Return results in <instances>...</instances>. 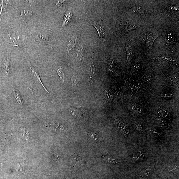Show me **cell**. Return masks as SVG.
<instances>
[{"instance_id": "ab89813d", "label": "cell", "mask_w": 179, "mask_h": 179, "mask_svg": "<svg viewBox=\"0 0 179 179\" xmlns=\"http://www.w3.org/2000/svg\"><path fill=\"white\" fill-rule=\"evenodd\" d=\"M66 1H57L55 7L57 8H60L63 5L64 3L66 2Z\"/></svg>"}, {"instance_id": "f35d334b", "label": "cell", "mask_w": 179, "mask_h": 179, "mask_svg": "<svg viewBox=\"0 0 179 179\" xmlns=\"http://www.w3.org/2000/svg\"><path fill=\"white\" fill-rule=\"evenodd\" d=\"M21 132L23 136L25 137L26 140H28L29 137V133L28 131L25 128H22Z\"/></svg>"}, {"instance_id": "6da1fadb", "label": "cell", "mask_w": 179, "mask_h": 179, "mask_svg": "<svg viewBox=\"0 0 179 179\" xmlns=\"http://www.w3.org/2000/svg\"><path fill=\"white\" fill-rule=\"evenodd\" d=\"M160 35L159 32H150L147 34L146 38V45L147 48L151 49L154 40Z\"/></svg>"}, {"instance_id": "ee69618b", "label": "cell", "mask_w": 179, "mask_h": 179, "mask_svg": "<svg viewBox=\"0 0 179 179\" xmlns=\"http://www.w3.org/2000/svg\"><path fill=\"white\" fill-rule=\"evenodd\" d=\"M110 179H116L114 178H112V177H111Z\"/></svg>"}, {"instance_id": "d6a6232c", "label": "cell", "mask_w": 179, "mask_h": 179, "mask_svg": "<svg viewBox=\"0 0 179 179\" xmlns=\"http://www.w3.org/2000/svg\"><path fill=\"white\" fill-rule=\"evenodd\" d=\"M134 126L135 128L137 131L140 132H144V128L142 124L138 123H135L134 124Z\"/></svg>"}, {"instance_id": "7c38bea8", "label": "cell", "mask_w": 179, "mask_h": 179, "mask_svg": "<svg viewBox=\"0 0 179 179\" xmlns=\"http://www.w3.org/2000/svg\"><path fill=\"white\" fill-rule=\"evenodd\" d=\"M85 53V48L83 44H81L79 46L78 51L76 55V60L81 61L83 59Z\"/></svg>"}, {"instance_id": "8992f818", "label": "cell", "mask_w": 179, "mask_h": 179, "mask_svg": "<svg viewBox=\"0 0 179 179\" xmlns=\"http://www.w3.org/2000/svg\"><path fill=\"white\" fill-rule=\"evenodd\" d=\"M20 18L22 23L25 24L31 18L32 15V11L27 8H21Z\"/></svg>"}, {"instance_id": "5b68a950", "label": "cell", "mask_w": 179, "mask_h": 179, "mask_svg": "<svg viewBox=\"0 0 179 179\" xmlns=\"http://www.w3.org/2000/svg\"><path fill=\"white\" fill-rule=\"evenodd\" d=\"M127 63H128L134 55L135 53V46L133 43L129 42L126 46Z\"/></svg>"}, {"instance_id": "30bf717a", "label": "cell", "mask_w": 179, "mask_h": 179, "mask_svg": "<svg viewBox=\"0 0 179 179\" xmlns=\"http://www.w3.org/2000/svg\"><path fill=\"white\" fill-rule=\"evenodd\" d=\"M69 111L71 114L75 117H81L83 116L82 111L81 108L72 107L70 109Z\"/></svg>"}, {"instance_id": "5bb4252c", "label": "cell", "mask_w": 179, "mask_h": 179, "mask_svg": "<svg viewBox=\"0 0 179 179\" xmlns=\"http://www.w3.org/2000/svg\"><path fill=\"white\" fill-rule=\"evenodd\" d=\"M130 9L133 12L138 14H144L146 12L144 7L138 5L132 6L130 7Z\"/></svg>"}, {"instance_id": "52a82bcc", "label": "cell", "mask_w": 179, "mask_h": 179, "mask_svg": "<svg viewBox=\"0 0 179 179\" xmlns=\"http://www.w3.org/2000/svg\"><path fill=\"white\" fill-rule=\"evenodd\" d=\"M115 123L117 127L124 133L125 136H128L130 131L126 124L118 119H115Z\"/></svg>"}, {"instance_id": "8d00e7d4", "label": "cell", "mask_w": 179, "mask_h": 179, "mask_svg": "<svg viewBox=\"0 0 179 179\" xmlns=\"http://www.w3.org/2000/svg\"><path fill=\"white\" fill-rule=\"evenodd\" d=\"M168 80L172 84L178 82V77L176 76H169L168 78Z\"/></svg>"}, {"instance_id": "ffe728a7", "label": "cell", "mask_w": 179, "mask_h": 179, "mask_svg": "<svg viewBox=\"0 0 179 179\" xmlns=\"http://www.w3.org/2000/svg\"><path fill=\"white\" fill-rule=\"evenodd\" d=\"M131 109L133 112L139 115H142L143 110L142 108L138 104L134 103L131 105Z\"/></svg>"}, {"instance_id": "f1b7e54d", "label": "cell", "mask_w": 179, "mask_h": 179, "mask_svg": "<svg viewBox=\"0 0 179 179\" xmlns=\"http://www.w3.org/2000/svg\"><path fill=\"white\" fill-rule=\"evenodd\" d=\"M14 94L17 103L21 105H22L23 104V100L22 99L20 94L17 91L15 90V89H14Z\"/></svg>"}, {"instance_id": "1f68e13d", "label": "cell", "mask_w": 179, "mask_h": 179, "mask_svg": "<svg viewBox=\"0 0 179 179\" xmlns=\"http://www.w3.org/2000/svg\"><path fill=\"white\" fill-rule=\"evenodd\" d=\"M104 159L106 161L110 163L117 164L118 163V161L117 160L111 157L105 156L104 157Z\"/></svg>"}, {"instance_id": "4fadbf2b", "label": "cell", "mask_w": 179, "mask_h": 179, "mask_svg": "<svg viewBox=\"0 0 179 179\" xmlns=\"http://www.w3.org/2000/svg\"><path fill=\"white\" fill-rule=\"evenodd\" d=\"M175 40V33L173 30L168 31L165 37L166 42L168 44L173 43Z\"/></svg>"}, {"instance_id": "44dd1931", "label": "cell", "mask_w": 179, "mask_h": 179, "mask_svg": "<svg viewBox=\"0 0 179 179\" xmlns=\"http://www.w3.org/2000/svg\"><path fill=\"white\" fill-rule=\"evenodd\" d=\"M157 123L158 125L161 127L168 128L169 127V124L165 120L161 117H158L157 119Z\"/></svg>"}, {"instance_id": "7402d4cb", "label": "cell", "mask_w": 179, "mask_h": 179, "mask_svg": "<svg viewBox=\"0 0 179 179\" xmlns=\"http://www.w3.org/2000/svg\"><path fill=\"white\" fill-rule=\"evenodd\" d=\"M77 39V37L76 36H74L72 37L70 41L69 44L67 46V52L69 53L70 51L75 46V45H76Z\"/></svg>"}, {"instance_id": "7a4b0ae2", "label": "cell", "mask_w": 179, "mask_h": 179, "mask_svg": "<svg viewBox=\"0 0 179 179\" xmlns=\"http://www.w3.org/2000/svg\"><path fill=\"white\" fill-rule=\"evenodd\" d=\"M10 61V59L8 58L0 63V69L6 77L9 76L11 71Z\"/></svg>"}, {"instance_id": "cb8c5ba5", "label": "cell", "mask_w": 179, "mask_h": 179, "mask_svg": "<svg viewBox=\"0 0 179 179\" xmlns=\"http://www.w3.org/2000/svg\"><path fill=\"white\" fill-rule=\"evenodd\" d=\"M154 60L160 61H166V62H174L175 60L172 59L171 58L166 56L164 55H161V56L157 58H154Z\"/></svg>"}, {"instance_id": "83f0119b", "label": "cell", "mask_w": 179, "mask_h": 179, "mask_svg": "<svg viewBox=\"0 0 179 179\" xmlns=\"http://www.w3.org/2000/svg\"><path fill=\"white\" fill-rule=\"evenodd\" d=\"M154 78V75L153 74H146L143 75L142 79L144 82L148 83L152 81Z\"/></svg>"}, {"instance_id": "484cf974", "label": "cell", "mask_w": 179, "mask_h": 179, "mask_svg": "<svg viewBox=\"0 0 179 179\" xmlns=\"http://www.w3.org/2000/svg\"><path fill=\"white\" fill-rule=\"evenodd\" d=\"M79 79L76 74H74L71 79V83L73 87L76 88L79 85Z\"/></svg>"}, {"instance_id": "ac0fdd59", "label": "cell", "mask_w": 179, "mask_h": 179, "mask_svg": "<svg viewBox=\"0 0 179 179\" xmlns=\"http://www.w3.org/2000/svg\"><path fill=\"white\" fill-rule=\"evenodd\" d=\"M158 113L160 116L165 119H168L170 118V115L169 111L165 108H160L159 110Z\"/></svg>"}, {"instance_id": "d4e9b609", "label": "cell", "mask_w": 179, "mask_h": 179, "mask_svg": "<svg viewBox=\"0 0 179 179\" xmlns=\"http://www.w3.org/2000/svg\"><path fill=\"white\" fill-rule=\"evenodd\" d=\"M72 16V13L70 11H67V13L65 15L64 18L62 25V27H64L67 25V23L70 20Z\"/></svg>"}, {"instance_id": "4dcf8cb0", "label": "cell", "mask_w": 179, "mask_h": 179, "mask_svg": "<svg viewBox=\"0 0 179 179\" xmlns=\"http://www.w3.org/2000/svg\"><path fill=\"white\" fill-rule=\"evenodd\" d=\"M114 59H110L108 66V71L109 72H111L113 71L115 67Z\"/></svg>"}, {"instance_id": "3957f363", "label": "cell", "mask_w": 179, "mask_h": 179, "mask_svg": "<svg viewBox=\"0 0 179 179\" xmlns=\"http://www.w3.org/2000/svg\"><path fill=\"white\" fill-rule=\"evenodd\" d=\"M140 27V25L129 21L124 22L121 26L122 33L125 34L130 30L137 29Z\"/></svg>"}, {"instance_id": "e575fe53", "label": "cell", "mask_w": 179, "mask_h": 179, "mask_svg": "<svg viewBox=\"0 0 179 179\" xmlns=\"http://www.w3.org/2000/svg\"><path fill=\"white\" fill-rule=\"evenodd\" d=\"M149 131L154 135L156 136H160L161 135V132L156 129L151 128L149 129Z\"/></svg>"}, {"instance_id": "8fae6325", "label": "cell", "mask_w": 179, "mask_h": 179, "mask_svg": "<svg viewBox=\"0 0 179 179\" xmlns=\"http://www.w3.org/2000/svg\"><path fill=\"white\" fill-rule=\"evenodd\" d=\"M72 165L73 166L83 165L84 162L82 158L76 154L74 156L71 160Z\"/></svg>"}, {"instance_id": "f546056e", "label": "cell", "mask_w": 179, "mask_h": 179, "mask_svg": "<svg viewBox=\"0 0 179 179\" xmlns=\"http://www.w3.org/2000/svg\"><path fill=\"white\" fill-rule=\"evenodd\" d=\"M56 72L58 75L60 76V80L62 82H63L64 81V74L62 67H58L56 69Z\"/></svg>"}, {"instance_id": "d6986e66", "label": "cell", "mask_w": 179, "mask_h": 179, "mask_svg": "<svg viewBox=\"0 0 179 179\" xmlns=\"http://www.w3.org/2000/svg\"><path fill=\"white\" fill-rule=\"evenodd\" d=\"M104 98L106 102H110L112 101L113 97V94L112 91L110 89L107 88L106 89L104 93Z\"/></svg>"}, {"instance_id": "b9f144b4", "label": "cell", "mask_w": 179, "mask_h": 179, "mask_svg": "<svg viewBox=\"0 0 179 179\" xmlns=\"http://www.w3.org/2000/svg\"><path fill=\"white\" fill-rule=\"evenodd\" d=\"M3 1H2V7H1V11L0 12V19H1V18H2V14L3 11H4V9L5 8L3 6Z\"/></svg>"}, {"instance_id": "277c9868", "label": "cell", "mask_w": 179, "mask_h": 179, "mask_svg": "<svg viewBox=\"0 0 179 179\" xmlns=\"http://www.w3.org/2000/svg\"><path fill=\"white\" fill-rule=\"evenodd\" d=\"M93 25L97 30L99 37L101 38H103L105 35V28L103 21L100 19L96 20L94 21Z\"/></svg>"}, {"instance_id": "4316f807", "label": "cell", "mask_w": 179, "mask_h": 179, "mask_svg": "<svg viewBox=\"0 0 179 179\" xmlns=\"http://www.w3.org/2000/svg\"><path fill=\"white\" fill-rule=\"evenodd\" d=\"M146 153L140 152L133 155V158L136 161H140L143 160V159L146 157Z\"/></svg>"}, {"instance_id": "e0dca14e", "label": "cell", "mask_w": 179, "mask_h": 179, "mask_svg": "<svg viewBox=\"0 0 179 179\" xmlns=\"http://www.w3.org/2000/svg\"><path fill=\"white\" fill-rule=\"evenodd\" d=\"M142 86V84L140 82H136L135 81L132 84L130 89H131L132 94H136L137 93Z\"/></svg>"}, {"instance_id": "7bdbcfd3", "label": "cell", "mask_w": 179, "mask_h": 179, "mask_svg": "<svg viewBox=\"0 0 179 179\" xmlns=\"http://www.w3.org/2000/svg\"><path fill=\"white\" fill-rule=\"evenodd\" d=\"M52 155H53V156L54 160H56V161H57L58 159H59V158H58V156L56 155L55 154H52Z\"/></svg>"}, {"instance_id": "60d3db41", "label": "cell", "mask_w": 179, "mask_h": 179, "mask_svg": "<svg viewBox=\"0 0 179 179\" xmlns=\"http://www.w3.org/2000/svg\"><path fill=\"white\" fill-rule=\"evenodd\" d=\"M169 10L172 11H177L178 10V9L176 5H172L171 6L168 8Z\"/></svg>"}, {"instance_id": "74e56055", "label": "cell", "mask_w": 179, "mask_h": 179, "mask_svg": "<svg viewBox=\"0 0 179 179\" xmlns=\"http://www.w3.org/2000/svg\"><path fill=\"white\" fill-rule=\"evenodd\" d=\"M134 80L133 79H131L128 78L127 79L125 83H126V85L128 88H130L132 86V84L134 83Z\"/></svg>"}, {"instance_id": "9c48e42d", "label": "cell", "mask_w": 179, "mask_h": 179, "mask_svg": "<svg viewBox=\"0 0 179 179\" xmlns=\"http://www.w3.org/2000/svg\"><path fill=\"white\" fill-rule=\"evenodd\" d=\"M29 67L31 71V72H32V74H33V75H34L35 78L38 80V81H39V82L40 83V84L42 85V86L44 88L45 90L48 93L50 94L51 95H53V96H55L54 95H52V94L50 93L47 90V89L45 87V86L44 85L42 82L41 80L40 79V77H39V74H38V72L35 69L34 67H32V65L31 64H29Z\"/></svg>"}, {"instance_id": "2e32d148", "label": "cell", "mask_w": 179, "mask_h": 179, "mask_svg": "<svg viewBox=\"0 0 179 179\" xmlns=\"http://www.w3.org/2000/svg\"><path fill=\"white\" fill-rule=\"evenodd\" d=\"M88 138L89 140L95 142H101L102 140V138L93 132H89L87 133Z\"/></svg>"}, {"instance_id": "9a60e30c", "label": "cell", "mask_w": 179, "mask_h": 179, "mask_svg": "<svg viewBox=\"0 0 179 179\" xmlns=\"http://www.w3.org/2000/svg\"><path fill=\"white\" fill-rule=\"evenodd\" d=\"M96 75V66L92 64L90 66L89 70V78L90 83H92L94 82Z\"/></svg>"}, {"instance_id": "603a6c76", "label": "cell", "mask_w": 179, "mask_h": 179, "mask_svg": "<svg viewBox=\"0 0 179 179\" xmlns=\"http://www.w3.org/2000/svg\"><path fill=\"white\" fill-rule=\"evenodd\" d=\"M153 166H150L142 171L140 174V176L142 177H146L149 176L151 172L153 170Z\"/></svg>"}, {"instance_id": "ba28073f", "label": "cell", "mask_w": 179, "mask_h": 179, "mask_svg": "<svg viewBox=\"0 0 179 179\" xmlns=\"http://www.w3.org/2000/svg\"><path fill=\"white\" fill-rule=\"evenodd\" d=\"M34 37L36 41L42 43L47 44L52 47L50 43V37H46L45 35L40 34L35 35L34 36Z\"/></svg>"}, {"instance_id": "d590c367", "label": "cell", "mask_w": 179, "mask_h": 179, "mask_svg": "<svg viewBox=\"0 0 179 179\" xmlns=\"http://www.w3.org/2000/svg\"><path fill=\"white\" fill-rule=\"evenodd\" d=\"M141 65L140 63H137L135 64L133 67V72L136 73L139 72L141 69Z\"/></svg>"}, {"instance_id": "836d02e7", "label": "cell", "mask_w": 179, "mask_h": 179, "mask_svg": "<svg viewBox=\"0 0 179 179\" xmlns=\"http://www.w3.org/2000/svg\"><path fill=\"white\" fill-rule=\"evenodd\" d=\"M174 94L173 93H167L161 94V98L166 99H169L172 98L174 96Z\"/></svg>"}]
</instances>
